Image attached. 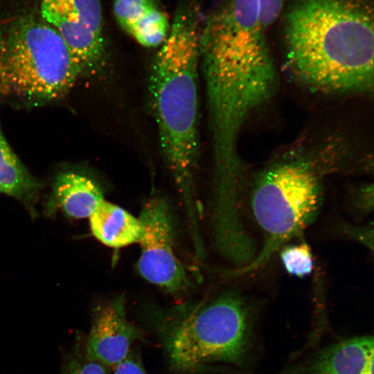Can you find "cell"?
<instances>
[{
    "mask_svg": "<svg viewBox=\"0 0 374 374\" xmlns=\"http://www.w3.org/2000/svg\"><path fill=\"white\" fill-rule=\"evenodd\" d=\"M89 218L93 235L103 244L121 248L139 243L141 221L122 207L104 199Z\"/></svg>",
    "mask_w": 374,
    "mask_h": 374,
    "instance_id": "cell-12",
    "label": "cell"
},
{
    "mask_svg": "<svg viewBox=\"0 0 374 374\" xmlns=\"http://www.w3.org/2000/svg\"><path fill=\"white\" fill-rule=\"evenodd\" d=\"M3 34L2 31L0 29V51H1L2 42H3Z\"/></svg>",
    "mask_w": 374,
    "mask_h": 374,
    "instance_id": "cell-19",
    "label": "cell"
},
{
    "mask_svg": "<svg viewBox=\"0 0 374 374\" xmlns=\"http://www.w3.org/2000/svg\"><path fill=\"white\" fill-rule=\"evenodd\" d=\"M40 13L66 44L81 75L103 67L106 53L99 0H41Z\"/></svg>",
    "mask_w": 374,
    "mask_h": 374,
    "instance_id": "cell-7",
    "label": "cell"
},
{
    "mask_svg": "<svg viewBox=\"0 0 374 374\" xmlns=\"http://www.w3.org/2000/svg\"><path fill=\"white\" fill-rule=\"evenodd\" d=\"M322 200L319 175L310 163L290 161L262 172L250 189L247 202L263 244L251 263L232 270L231 274H244L266 264L285 242L313 223Z\"/></svg>",
    "mask_w": 374,
    "mask_h": 374,
    "instance_id": "cell-4",
    "label": "cell"
},
{
    "mask_svg": "<svg viewBox=\"0 0 374 374\" xmlns=\"http://www.w3.org/2000/svg\"><path fill=\"white\" fill-rule=\"evenodd\" d=\"M285 25L287 63L301 82L334 93L372 89L373 20L364 3L300 0Z\"/></svg>",
    "mask_w": 374,
    "mask_h": 374,
    "instance_id": "cell-1",
    "label": "cell"
},
{
    "mask_svg": "<svg viewBox=\"0 0 374 374\" xmlns=\"http://www.w3.org/2000/svg\"><path fill=\"white\" fill-rule=\"evenodd\" d=\"M150 313L168 363L180 374H199L217 363L240 366L250 353L256 308L239 291Z\"/></svg>",
    "mask_w": 374,
    "mask_h": 374,
    "instance_id": "cell-3",
    "label": "cell"
},
{
    "mask_svg": "<svg viewBox=\"0 0 374 374\" xmlns=\"http://www.w3.org/2000/svg\"><path fill=\"white\" fill-rule=\"evenodd\" d=\"M114 13L120 26L145 47L161 46L170 24L154 0H114Z\"/></svg>",
    "mask_w": 374,
    "mask_h": 374,
    "instance_id": "cell-10",
    "label": "cell"
},
{
    "mask_svg": "<svg viewBox=\"0 0 374 374\" xmlns=\"http://www.w3.org/2000/svg\"><path fill=\"white\" fill-rule=\"evenodd\" d=\"M125 305V297L118 295L95 307L87 358L114 367L127 357L136 341L143 339L141 330L128 320Z\"/></svg>",
    "mask_w": 374,
    "mask_h": 374,
    "instance_id": "cell-8",
    "label": "cell"
},
{
    "mask_svg": "<svg viewBox=\"0 0 374 374\" xmlns=\"http://www.w3.org/2000/svg\"><path fill=\"white\" fill-rule=\"evenodd\" d=\"M103 199L100 187L91 177L67 170L56 176L48 208L53 212L60 208L71 217L86 218L89 217Z\"/></svg>",
    "mask_w": 374,
    "mask_h": 374,
    "instance_id": "cell-11",
    "label": "cell"
},
{
    "mask_svg": "<svg viewBox=\"0 0 374 374\" xmlns=\"http://www.w3.org/2000/svg\"><path fill=\"white\" fill-rule=\"evenodd\" d=\"M348 201L353 211L358 215L369 214L373 208V186L367 184L351 190Z\"/></svg>",
    "mask_w": 374,
    "mask_h": 374,
    "instance_id": "cell-15",
    "label": "cell"
},
{
    "mask_svg": "<svg viewBox=\"0 0 374 374\" xmlns=\"http://www.w3.org/2000/svg\"><path fill=\"white\" fill-rule=\"evenodd\" d=\"M280 259L285 270L291 276L303 278L313 271V254L310 247L305 242L283 246Z\"/></svg>",
    "mask_w": 374,
    "mask_h": 374,
    "instance_id": "cell-14",
    "label": "cell"
},
{
    "mask_svg": "<svg viewBox=\"0 0 374 374\" xmlns=\"http://www.w3.org/2000/svg\"><path fill=\"white\" fill-rule=\"evenodd\" d=\"M114 374H147L139 357L130 353L114 366Z\"/></svg>",
    "mask_w": 374,
    "mask_h": 374,
    "instance_id": "cell-18",
    "label": "cell"
},
{
    "mask_svg": "<svg viewBox=\"0 0 374 374\" xmlns=\"http://www.w3.org/2000/svg\"><path fill=\"white\" fill-rule=\"evenodd\" d=\"M63 374H107V371L103 364L87 357H71L64 365Z\"/></svg>",
    "mask_w": 374,
    "mask_h": 374,
    "instance_id": "cell-16",
    "label": "cell"
},
{
    "mask_svg": "<svg viewBox=\"0 0 374 374\" xmlns=\"http://www.w3.org/2000/svg\"><path fill=\"white\" fill-rule=\"evenodd\" d=\"M142 233L137 270L149 283L169 294H178L190 285L185 267L175 248V220L163 197H150L139 217Z\"/></svg>",
    "mask_w": 374,
    "mask_h": 374,
    "instance_id": "cell-6",
    "label": "cell"
},
{
    "mask_svg": "<svg viewBox=\"0 0 374 374\" xmlns=\"http://www.w3.org/2000/svg\"><path fill=\"white\" fill-rule=\"evenodd\" d=\"M81 76L57 32L43 19L27 15L3 35L0 93L48 102L64 96Z\"/></svg>",
    "mask_w": 374,
    "mask_h": 374,
    "instance_id": "cell-5",
    "label": "cell"
},
{
    "mask_svg": "<svg viewBox=\"0 0 374 374\" xmlns=\"http://www.w3.org/2000/svg\"><path fill=\"white\" fill-rule=\"evenodd\" d=\"M341 231L348 238L361 243L364 247L373 249V224L364 226L344 225Z\"/></svg>",
    "mask_w": 374,
    "mask_h": 374,
    "instance_id": "cell-17",
    "label": "cell"
},
{
    "mask_svg": "<svg viewBox=\"0 0 374 374\" xmlns=\"http://www.w3.org/2000/svg\"><path fill=\"white\" fill-rule=\"evenodd\" d=\"M200 33L193 13L179 10L154 59L149 80L161 152L191 225L199 220L195 178L200 155Z\"/></svg>",
    "mask_w": 374,
    "mask_h": 374,
    "instance_id": "cell-2",
    "label": "cell"
},
{
    "mask_svg": "<svg viewBox=\"0 0 374 374\" xmlns=\"http://www.w3.org/2000/svg\"><path fill=\"white\" fill-rule=\"evenodd\" d=\"M41 184L28 172L15 154L0 127V193L30 206Z\"/></svg>",
    "mask_w": 374,
    "mask_h": 374,
    "instance_id": "cell-13",
    "label": "cell"
},
{
    "mask_svg": "<svg viewBox=\"0 0 374 374\" xmlns=\"http://www.w3.org/2000/svg\"><path fill=\"white\" fill-rule=\"evenodd\" d=\"M373 336L355 337L326 346L277 374H373Z\"/></svg>",
    "mask_w": 374,
    "mask_h": 374,
    "instance_id": "cell-9",
    "label": "cell"
}]
</instances>
